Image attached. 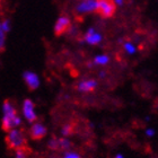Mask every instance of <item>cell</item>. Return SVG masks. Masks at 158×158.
<instances>
[{"label": "cell", "instance_id": "obj_1", "mask_svg": "<svg viewBox=\"0 0 158 158\" xmlns=\"http://www.w3.org/2000/svg\"><path fill=\"white\" fill-rule=\"evenodd\" d=\"M6 143L8 148L11 150H16V149L26 147L27 145V137L26 133L23 129L15 128L11 129L9 131H7L6 135Z\"/></svg>", "mask_w": 158, "mask_h": 158}, {"label": "cell", "instance_id": "obj_2", "mask_svg": "<svg viewBox=\"0 0 158 158\" xmlns=\"http://www.w3.org/2000/svg\"><path fill=\"white\" fill-rule=\"evenodd\" d=\"M116 5L114 0H97V9L96 13H98L103 18H111L115 14Z\"/></svg>", "mask_w": 158, "mask_h": 158}, {"label": "cell", "instance_id": "obj_3", "mask_svg": "<svg viewBox=\"0 0 158 158\" xmlns=\"http://www.w3.org/2000/svg\"><path fill=\"white\" fill-rule=\"evenodd\" d=\"M22 112H23L24 118L28 123H34L37 120V114L35 111V104L32 99L26 98L24 99L23 105H22Z\"/></svg>", "mask_w": 158, "mask_h": 158}, {"label": "cell", "instance_id": "obj_4", "mask_svg": "<svg viewBox=\"0 0 158 158\" xmlns=\"http://www.w3.org/2000/svg\"><path fill=\"white\" fill-rule=\"evenodd\" d=\"M28 133H30V137L33 139V140L39 141V140H42V139L46 135V133H48V129H46V127L43 124L42 122L35 121L34 123H32V125H31Z\"/></svg>", "mask_w": 158, "mask_h": 158}, {"label": "cell", "instance_id": "obj_5", "mask_svg": "<svg viewBox=\"0 0 158 158\" xmlns=\"http://www.w3.org/2000/svg\"><path fill=\"white\" fill-rule=\"evenodd\" d=\"M22 124V118L18 114L14 115H2L1 118V127L5 131H9L11 129L19 128Z\"/></svg>", "mask_w": 158, "mask_h": 158}, {"label": "cell", "instance_id": "obj_6", "mask_svg": "<svg viewBox=\"0 0 158 158\" xmlns=\"http://www.w3.org/2000/svg\"><path fill=\"white\" fill-rule=\"evenodd\" d=\"M71 27V22H70V18L68 16H60L58 19H56V24H54V34L56 36H60L67 32Z\"/></svg>", "mask_w": 158, "mask_h": 158}, {"label": "cell", "instance_id": "obj_7", "mask_svg": "<svg viewBox=\"0 0 158 158\" xmlns=\"http://www.w3.org/2000/svg\"><path fill=\"white\" fill-rule=\"evenodd\" d=\"M23 79L30 90H35L40 86V77L33 71L27 70L23 73Z\"/></svg>", "mask_w": 158, "mask_h": 158}, {"label": "cell", "instance_id": "obj_8", "mask_svg": "<svg viewBox=\"0 0 158 158\" xmlns=\"http://www.w3.org/2000/svg\"><path fill=\"white\" fill-rule=\"evenodd\" d=\"M97 9V0H81L76 7L78 14H89L96 11Z\"/></svg>", "mask_w": 158, "mask_h": 158}, {"label": "cell", "instance_id": "obj_9", "mask_svg": "<svg viewBox=\"0 0 158 158\" xmlns=\"http://www.w3.org/2000/svg\"><path fill=\"white\" fill-rule=\"evenodd\" d=\"M76 87L80 93H90L97 88V81L92 78L82 79L77 84Z\"/></svg>", "mask_w": 158, "mask_h": 158}, {"label": "cell", "instance_id": "obj_10", "mask_svg": "<svg viewBox=\"0 0 158 158\" xmlns=\"http://www.w3.org/2000/svg\"><path fill=\"white\" fill-rule=\"evenodd\" d=\"M84 40H85L86 43H88L90 45H97L101 43L102 41V35L99 32L95 30V28H89L87 32H86L85 36H84Z\"/></svg>", "mask_w": 158, "mask_h": 158}, {"label": "cell", "instance_id": "obj_11", "mask_svg": "<svg viewBox=\"0 0 158 158\" xmlns=\"http://www.w3.org/2000/svg\"><path fill=\"white\" fill-rule=\"evenodd\" d=\"M73 142L70 141L69 139H67L66 137L59 138V152H67L73 148Z\"/></svg>", "mask_w": 158, "mask_h": 158}, {"label": "cell", "instance_id": "obj_12", "mask_svg": "<svg viewBox=\"0 0 158 158\" xmlns=\"http://www.w3.org/2000/svg\"><path fill=\"white\" fill-rule=\"evenodd\" d=\"M110 62V58L106 54H99V56H95V59L93 61L94 66H106Z\"/></svg>", "mask_w": 158, "mask_h": 158}, {"label": "cell", "instance_id": "obj_13", "mask_svg": "<svg viewBox=\"0 0 158 158\" xmlns=\"http://www.w3.org/2000/svg\"><path fill=\"white\" fill-rule=\"evenodd\" d=\"M48 148L52 152H59V138L58 137H52L48 141Z\"/></svg>", "mask_w": 158, "mask_h": 158}, {"label": "cell", "instance_id": "obj_14", "mask_svg": "<svg viewBox=\"0 0 158 158\" xmlns=\"http://www.w3.org/2000/svg\"><path fill=\"white\" fill-rule=\"evenodd\" d=\"M75 133V125L71 124V123H67L61 128V135L62 137H68V135H71Z\"/></svg>", "mask_w": 158, "mask_h": 158}, {"label": "cell", "instance_id": "obj_15", "mask_svg": "<svg viewBox=\"0 0 158 158\" xmlns=\"http://www.w3.org/2000/svg\"><path fill=\"white\" fill-rule=\"evenodd\" d=\"M14 152H15L14 158H28V155H30V152H28V149H27L26 147H23V148L16 149V150H14Z\"/></svg>", "mask_w": 158, "mask_h": 158}, {"label": "cell", "instance_id": "obj_16", "mask_svg": "<svg viewBox=\"0 0 158 158\" xmlns=\"http://www.w3.org/2000/svg\"><path fill=\"white\" fill-rule=\"evenodd\" d=\"M6 36H7V33L2 30L1 24H0V52L5 49V45H6Z\"/></svg>", "mask_w": 158, "mask_h": 158}, {"label": "cell", "instance_id": "obj_17", "mask_svg": "<svg viewBox=\"0 0 158 158\" xmlns=\"http://www.w3.org/2000/svg\"><path fill=\"white\" fill-rule=\"evenodd\" d=\"M0 24H1L2 30L5 31L6 33H9L10 30H11V22H10L8 18H5V19L0 20Z\"/></svg>", "mask_w": 158, "mask_h": 158}, {"label": "cell", "instance_id": "obj_18", "mask_svg": "<svg viewBox=\"0 0 158 158\" xmlns=\"http://www.w3.org/2000/svg\"><path fill=\"white\" fill-rule=\"evenodd\" d=\"M62 158H81V156L79 155L78 152H73V150H67V152H63Z\"/></svg>", "mask_w": 158, "mask_h": 158}, {"label": "cell", "instance_id": "obj_19", "mask_svg": "<svg viewBox=\"0 0 158 158\" xmlns=\"http://www.w3.org/2000/svg\"><path fill=\"white\" fill-rule=\"evenodd\" d=\"M124 50L127 51L128 53H130V54H132V53H135V46L133 45V43L131 42H127L124 43Z\"/></svg>", "mask_w": 158, "mask_h": 158}, {"label": "cell", "instance_id": "obj_20", "mask_svg": "<svg viewBox=\"0 0 158 158\" xmlns=\"http://www.w3.org/2000/svg\"><path fill=\"white\" fill-rule=\"evenodd\" d=\"M114 2H115L116 6H122L123 2H124V0H114Z\"/></svg>", "mask_w": 158, "mask_h": 158}, {"label": "cell", "instance_id": "obj_21", "mask_svg": "<svg viewBox=\"0 0 158 158\" xmlns=\"http://www.w3.org/2000/svg\"><path fill=\"white\" fill-rule=\"evenodd\" d=\"M115 158H124L122 155H120V154H118V155L115 156Z\"/></svg>", "mask_w": 158, "mask_h": 158}, {"label": "cell", "instance_id": "obj_22", "mask_svg": "<svg viewBox=\"0 0 158 158\" xmlns=\"http://www.w3.org/2000/svg\"><path fill=\"white\" fill-rule=\"evenodd\" d=\"M0 1H1V0H0Z\"/></svg>", "mask_w": 158, "mask_h": 158}]
</instances>
